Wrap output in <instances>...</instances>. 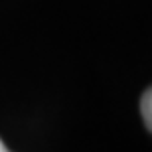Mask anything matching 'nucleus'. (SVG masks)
Here are the masks:
<instances>
[{
    "label": "nucleus",
    "instance_id": "f257e3e1",
    "mask_svg": "<svg viewBox=\"0 0 152 152\" xmlns=\"http://www.w3.org/2000/svg\"><path fill=\"white\" fill-rule=\"evenodd\" d=\"M142 117H144V123H146V126L150 129L152 126V93L150 89L144 93V97H142Z\"/></svg>",
    "mask_w": 152,
    "mask_h": 152
},
{
    "label": "nucleus",
    "instance_id": "f03ea898",
    "mask_svg": "<svg viewBox=\"0 0 152 152\" xmlns=\"http://www.w3.org/2000/svg\"><path fill=\"white\" fill-rule=\"evenodd\" d=\"M0 152H10V150H8V148L4 146V142H2V140H0Z\"/></svg>",
    "mask_w": 152,
    "mask_h": 152
}]
</instances>
